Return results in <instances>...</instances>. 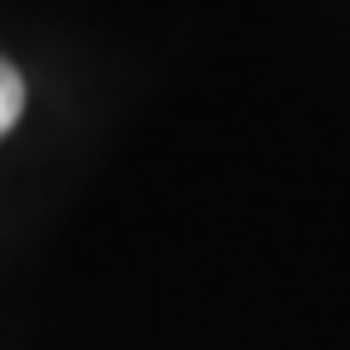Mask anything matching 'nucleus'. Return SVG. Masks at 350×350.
Instances as JSON below:
<instances>
[{
    "label": "nucleus",
    "instance_id": "f257e3e1",
    "mask_svg": "<svg viewBox=\"0 0 350 350\" xmlns=\"http://www.w3.org/2000/svg\"><path fill=\"white\" fill-rule=\"evenodd\" d=\"M20 112H25V78L15 73V64L0 59V137L15 126Z\"/></svg>",
    "mask_w": 350,
    "mask_h": 350
}]
</instances>
